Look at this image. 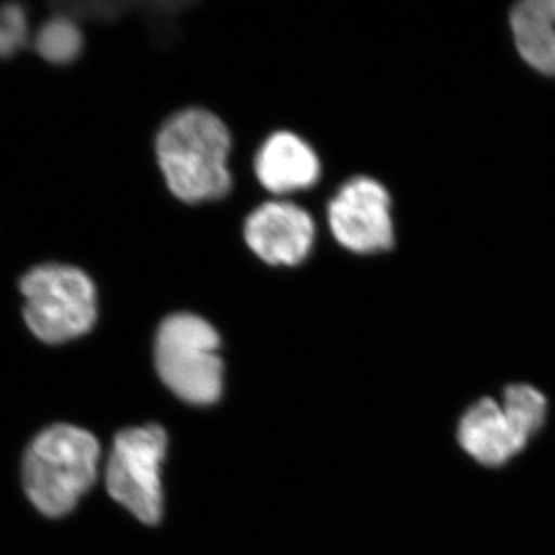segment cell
<instances>
[{
  "mask_svg": "<svg viewBox=\"0 0 555 555\" xmlns=\"http://www.w3.org/2000/svg\"><path fill=\"white\" fill-rule=\"evenodd\" d=\"M511 33L521 60L555 78V0H525L509 13Z\"/></svg>",
  "mask_w": 555,
  "mask_h": 555,
  "instance_id": "10",
  "label": "cell"
},
{
  "mask_svg": "<svg viewBox=\"0 0 555 555\" xmlns=\"http://www.w3.org/2000/svg\"><path fill=\"white\" fill-rule=\"evenodd\" d=\"M327 219L335 240L347 250L369 255L393 246L390 195L375 179L360 177L343 185L328 204Z\"/></svg>",
  "mask_w": 555,
  "mask_h": 555,
  "instance_id": "6",
  "label": "cell"
},
{
  "mask_svg": "<svg viewBox=\"0 0 555 555\" xmlns=\"http://www.w3.org/2000/svg\"><path fill=\"white\" fill-rule=\"evenodd\" d=\"M35 47L40 56L51 64H69L83 49V36L75 21L54 16L39 28Z\"/></svg>",
  "mask_w": 555,
  "mask_h": 555,
  "instance_id": "12",
  "label": "cell"
},
{
  "mask_svg": "<svg viewBox=\"0 0 555 555\" xmlns=\"http://www.w3.org/2000/svg\"><path fill=\"white\" fill-rule=\"evenodd\" d=\"M28 40V20L20 3L0 7V57H10L24 49Z\"/></svg>",
  "mask_w": 555,
  "mask_h": 555,
  "instance_id": "13",
  "label": "cell"
},
{
  "mask_svg": "<svg viewBox=\"0 0 555 555\" xmlns=\"http://www.w3.org/2000/svg\"><path fill=\"white\" fill-rule=\"evenodd\" d=\"M100 456V443L89 430L47 427L25 454L22 476L28 499L43 516H65L96 481Z\"/></svg>",
  "mask_w": 555,
  "mask_h": 555,
  "instance_id": "2",
  "label": "cell"
},
{
  "mask_svg": "<svg viewBox=\"0 0 555 555\" xmlns=\"http://www.w3.org/2000/svg\"><path fill=\"white\" fill-rule=\"evenodd\" d=\"M244 238L270 266H297L308 257L315 224L308 211L286 201H270L247 218Z\"/></svg>",
  "mask_w": 555,
  "mask_h": 555,
  "instance_id": "7",
  "label": "cell"
},
{
  "mask_svg": "<svg viewBox=\"0 0 555 555\" xmlns=\"http://www.w3.org/2000/svg\"><path fill=\"white\" fill-rule=\"evenodd\" d=\"M20 288L27 326L47 345H62L82 337L96 324V286L75 266L60 262L36 266L22 276Z\"/></svg>",
  "mask_w": 555,
  "mask_h": 555,
  "instance_id": "3",
  "label": "cell"
},
{
  "mask_svg": "<svg viewBox=\"0 0 555 555\" xmlns=\"http://www.w3.org/2000/svg\"><path fill=\"white\" fill-rule=\"evenodd\" d=\"M219 346L218 332L204 318L193 313L166 318L155 341L159 377L189 403H215L222 390Z\"/></svg>",
  "mask_w": 555,
  "mask_h": 555,
  "instance_id": "4",
  "label": "cell"
},
{
  "mask_svg": "<svg viewBox=\"0 0 555 555\" xmlns=\"http://www.w3.org/2000/svg\"><path fill=\"white\" fill-rule=\"evenodd\" d=\"M255 173L270 193L287 195L313 188L320 179L321 164L308 142L288 131H278L259 150Z\"/></svg>",
  "mask_w": 555,
  "mask_h": 555,
  "instance_id": "8",
  "label": "cell"
},
{
  "mask_svg": "<svg viewBox=\"0 0 555 555\" xmlns=\"http://www.w3.org/2000/svg\"><path fill=\"white\" fill-rule=\"evenodd\" d=\"M456 438L467 455L488 467L505 465L526 448L507 423L500 401L489 397L467 409Z\"/></svg>",
  "mask_w": 555,
  "mask_h": 555,
  "instance_id": "9",
  "label": "cell"
},
{
  "mask_svg": "<svg viewBox=\"0 0 555 555\" xmlns=\"http://www.w3.org/2000/svg\"><path fill=\"white\" fill-rule=\"evenodd\" d=\"M229 152V130L206 109L178 113L156 138V156L170 192L190 204L228 195L232 189Z\"/></svg>",
  "mask_w": 555,
  "mask_h": 555,
  "instance_id": "1",
  "label": "cell"
},
{
  "mask_svg": "<svg viewBox=\"0 0 555 555\" xmlns=\"http://www.w3.org/2000/svg\"><path fill=\"white\" fill-rule=\"evenodd\" d=\"M163 427L147 425L120 430L109 454L105 485L108 494L145 525L163 516L160 467L166 459Z\"/></svg>",
  "mask_w": 555,
  "mask_h": 555,
  "instance_id": "5",
  "label": "cell"
},
{
  "mask_svg": "<svg viewBox=\"0 0 555 555\" xmlns=\"http://www.w3.org/2000/svg\"><path fill=\"white\" fill-rule=\"evenodd\" d=\"M500 406L516 436L528 447L531 437L535 436L545 423L546 397L534 386L517 383L506 387Z\"/></svg>",
  "mask_w": 555,
  "mask_h": 555,
  "instance_id": "11",
  "label": "cell"
}]
</instances>
